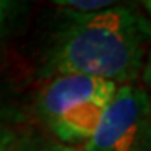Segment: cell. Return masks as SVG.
<instances>
[{"mask_svg": "<svg viewBox=\"0 0 151 151\" xmlns=\"http://www.w3.org/2000/svg\"><path fill=\"white\" fill-rule=\"evenodd\" d=\"M10 151H49V150H42L39 145H34V143H15Z\"/></svg>", "mask_w": 151, "mask_h": 151, "instance_id": "obj_8", "label": "cell"}, {"mask_svg": "<svg viewBox=\"0 0 151 151\" xmlns=\"http://www.w3.org/2000/svg\"><path fill=\"white\" fill-rule=\"evenodd\" d=\"M52 2L70 14H92L114 7H128L126 4L131 0H52ZM145 2L148 7V0Z\"/></svg>", "mask_w": 151, "mask_h": 151, "instance_id": "obj_5", "label": "cell"}, {"mask_svg": "<svg viewBox=\"0 0 151 151\" xmlns=\"http://www.w3.org/2000/svg\"><path fill=\"white\" fill-rule=\"evenodd\" d=\"M15 2L17 0H0V29L5 24L7 19H9L12 9L15 5Z\"/></svg>", "mask_w": 151, "mask_h": 151, "instance_id": "obj_7", "label": "cell"}, {"mask_svg": "<svg viewBox=\"0 0 151 151\" xmlns=\"http://www.w3.org/2000/svg\"><path fill=\"white\" fill-rule=\"evenodd\" d=\"M50 49L47 70L128 82L139 74L150 24L131 7L70 14Z\"/></svg>", "mask_w": 151, "mask_h": 151, "instance_id": "obj_1", "label": "cell"}, {"mask_svg": "<svg viewBox=\"0 0 151 151\" xmlns=\"http://www.w3.org/2000/svg\"><path fill=\"white\" fill-rule=\"evenodd\" d=\"M118 84L106 79L84 74L55 76L49 82L40 97V108L49 121L57 118L65 109L76 108L84 103L108 104Z\"/></svg>", "mask_w": 151, "mask_h": 151, "instance_id": "obj_3", "label": "cell"}, {"mask_svg": "<svg viewBox=\"0 0 151 151\" xmlns=\"http://www.w3.org/2000/svg\"><path fill=\"white\" fill-rule=\"evenodd\" d=\"M148 108V94L141 87L118 86L84 151H133Z\"/></svg>", "mask_w": 151, "mask_h": 151, "instance_id": "obj_2", "label": "cell"}, {"mask_svg": "<svg viewBox=\"0 0 151 151\" xmlns=\"http://www.w3.org/2000/svg\"><path fill=\"white\" fill-rule=\"evenodd\" d=\"M15 145V136L7 126L0 123V151H10Z\"/></svg>", "mask_w": 151, "mask_h": 151, "instance_id": "obj_6", "label": "cell"}, {"mask_svg": "<svg viewBox=\"0 0 151 151\" xmlns=\"http://www.w3.org/2000/svg\"><path fill=\"white\" fill-rule=\"evenodd\" d=\"M104 108L106 104L84 103L76 108L65 109L64 113H60L57 118H54L49 123L57 138L64 143L87 141L96 129Z\"/></svg>", "mask_w": 151, "mask_h": 151, "instance_id": "obj_4", "label": "cell"}, {"mask_svg": "<svg viewBox=\"0 0 151 151\" xmlns=\"http://www.w3.org/2000/svg\"><path fill=\"white\" fill-rule=\"evenodd\" d=\"M49 151H72V150H67V148H64V150H62V148H57V150H49Z\"/></svg>", "mask_w": 151, "mask_h": 151, "instance_id": "obj_9", "label": "cell"}]
</instances>
